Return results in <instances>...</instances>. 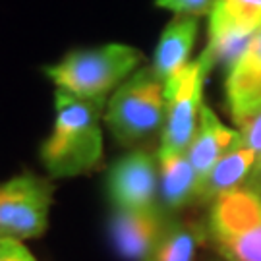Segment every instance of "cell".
<instances>
[{"instance_id":"cell-21","label":"cell","mask_w":261,"mask_h":261,"mask_svg":"<svg viewBox=\"0 0 261 261\" xmlns=\"http://www.w3.org/2000/svg\"><path fill=\"white\" fill-rule=\"evenodd\" d=\"M217 261H223V259H221V257H219V259H217Z\"/></svg>"},{"instance_id":"cell-16","label":"cell","mask_w":261,"mask_h":261,"mask_svg":"<svg viewBox=\"0 0 261 261\" xmlns=\"http://www.w3.org/2000/svg\"><path fill=\"white\" fill-rule=\"evenodd\" d=\"M236 128H238V134H240V140L246 147L255 153L257 161L261 159V109H257L255 112L244 116L240 120L234 122Z\"/></svg>"},{"instance_id":"cell-3","label":"cell","mask_w":261,"mask_h":261,"mask_svg":"<svg viewBox=\"0 0 261 261\" xmlns=\"http://www.w3.org/2000/svg\"><path fill=\"white\" fill-rule=\"evenodd\" d=\"M205 236L223 261H261V196L238 188L209 203Z\"/></svg>"},{"instance_id":"cell-20","label":"cell","mask_w":261,"mask_h":261,"mask_svg":"<svg viewBox=\"0 0 261 261\" xmlns=\"http://www.w3.org/2000/svg\"><path fill=\"white\" fill-rule=\"evenodd\" d=\"M0 238H6V236H4V234H2V230H0Z\"/></svg>"},{"instance_id":"cell-9","label":"cell","mask_w":261,"mask_h":261,"mask_svg":"<svg viewBox=\"0 0 261 261\" xmlns=\"http://www.w3.org/2000/svg\"><path fill=\"white\" fill-rule=\"evenodd\" d=\"M167 209H114L111 217V240L116 253L126 261H143L155 248L168 224Z\"/></svg>"},{"instance_id":"cell-13","label":"cell","mask_w":261,"mask_h":261,"mask_svg":"<svg viewBox=\"0 0 261 261\" xmlns=\"http://www.w3.org/2000/svg\"><path fill=\"white\" fill-rule=\"evenodd\" d=\"M197 31L199 18L194 16H174L168 21L167 28L163 29L151 64L153 72L163 80V84L190 62Z\"/></svg>"},{"instance_id":"cell-19","label":"cell","mask_w":261,"mask_h":261,"mask_svg":"<svg viewBox=\"0 0 261 261\" xmlns=\"http://www.w3.org/2000/svg\"><path fill=\"white\" fill-rule=\"evenodd\" d=\"M246 188H250V190H253L255 194H259L261 196V159L255 163L252 174H250L248 182H246Z\"/></svg>"},{"instance_id":"cell-1","label":"cell","mask_w":261,"mask_h":261,"mask_svg":"<svg viewBox=\"0 0 261 261\" xmlns=\"http://www.w3.org/2000/svg\"><path fill=\"white\" fill-rule=\"evenodd\" d=\"M55 107V126L41 145V161L48 174L68 178L97 168L103 159L101 114L105 101L80 99L56 89Z\"/></svg>"},{"instance_id":"cell-18","label":"cell","mask_w":261,"mask_h":261,"mask_svg":"<svg viewBox=\"0 0 261 261\" xmlns=\"http://www.w3.org/2000/svg\"><path fill=\"white\" fill-rule=\"evenodd\" d=\"M0 261H37L33 253L16 238H0Z\"/></svg>"},{"instance_id":"cell-4","label":"cell","mask_w":261,"mask_h":261,"mask_svg":"<svg viewBox=\"0 0 261 261\" xmlns=\"http://www.w3.org/2000/svg\"><path fill=\"white\" fill-rule=\"evenodd\" d=\"M165 84L153 68H138L114 89L105 111V122L116 141L134 145L165 126Z\"/></svg>"},{"instance_id":"cell-2","label":"cell","mask_w":261,"mask_h":261,"mask_svg":"<svg viewBox=\"0 0 261 261\" xmlns=\"http://www.w3.org/2000/svg\"><path fill=\"white\" fill-rule=\"evenodd\" d=\"M143 55L122 43L72 50L43 72L58 89L89 101H107L112 89H118L141 64Z\"/></svg>"},{"instance_id":"cell-11","label":"cell","mask_w":261,"mask_h":261,"mask_svg":"<svg viewBox=\"0 0 261 261\" xmlns=\"http://www.w3.org/2000/svg\"><path fill=\"white\" fill-rule=\"evenodd\" d=\"M238 141H240L238 130L228 128L217 116V112H213V109L203 105L196 136L186 149L188 159H190L192 167L196 168L197 178H199V186L203 184V180L213 170L215 165L221 161V157L226 155Z\"/></svg>"},{"instance_id":"cell-17","label":"cell","mask_w":261,"mask_h":261,"mask_svg":"<svg viewBox=\"0 0 261 261\" xmlns=\"http://www.w3.org/2000/svg\"><path fill=\"white\" fill-rule=\"evenodd\" d=\"M215 0H155V6L168 12H174V16H209Z\"/></svg>"},{"instance_id":"cell-6","label":"cell","mask_w":261,"mask_h":261,"mask_svg":"<svg viewBox=\"0 0 261 261\" xmlns=\"http://www.w3.org/2000/svg\"><path fill=\"white\" fill-rule=\"evenodd\" d=\"M53 184L31 172L0 184V230L4 236L23 240L47 230L53 203Z\"/></svg>"},{"instance_id":"cell-8","label":"cell","mask_w":261,"mask_h":261,"mask_svg":"<svg viewBox=\"0 0 261 261\" xmlns=\"http://www.w3.org/2000/svg\"><path fill=\"white\" fill-rule=\"evenodd\" d=\"M159 159L147 149L120 157L107 174V194L114 209H147L157 205Z\"/></svg>"},{"instance_id":"cell-12","label":"cell","mask_w":261,"mask_h":261,"mask_svg":"<svg viewBox=\"0 0 261 261\" xmlns=\"http://www.w3.org/2000/svg\"><path fill=\"white\" fill-rule=\"evenodd\" d=\"M159 194L167 211L184 209L197 199L199 178L184 151L159 149Z\"/></svg>"},{"instance_id":"cell-5","label":"cell","mask_w":261,"mask_h":261,"mask_svg":"<svg viewBox=\"0 0 261 261\" xmlns=\"http://www.w3.org/2000/svg\"><path fill=\"white\" fill-rule=\"evenodd\" d=\"M211 64L199 55L196 60H190L180 72L165 82V99L167 114L161 134L163 151H184L190 147L199 124V114L203 107V87Z\"/></svg>"},{"instance_id":"cell-14","label":"cell","mask_w":261,"mask_h":261,"mask_svg":"<svg viewBox=\"0 0 261 261\" xmlns=\"http://www.w3.org/2000/svg\"><path fill=\"white\" fill-rule=\"evenodd\" d=\"M255 163H257L255 153L250 147H246L240 140L226 155L221 157L213 170L207 174L203 184L199 186L196 201L209 205L219 196L246 186Z\"/></svg>"},{"instance_id":"cell-15","label":"cell","mask_w":261,"mask_h":261,"mask_svg":"<svg viewBox=\"0 0 261 261\" xmlns=\"http://www.w3.org/2000/svg\"><path fill=\"white\" fill-rule=\"evenodd\" d=\"M203 238H207L205 228L170 219L163 236L143 261H196L197 248Z\"/></svg>"},{"instance_id":"cell-7","label":"cell","mask_w":261,"mask_h":261,"mask_svg":"<svg viewBox=\"0 0 261 261\" xmlns=\"http://www.w3.org/2000/svg\"><path fill=\"white\" fill-rule=\"evenodd\" d=\"M259 28L261 0H215L209 12V37L201 56L211 68L224 64L228 70Z\"/></svg>"},{"instance_id":"cell-10","label":"cell","mask_w":261,"mask_h":261,"mask_svg":"<svg viewBox=\"0 0 261 261\" xmlns=\"http://www.w3.org/2000/svg\"><path fill=\"white\" fill-rule=\"evenodd\" d=\"M224 91L234 122L261 109V28L228 68Z\"/></svg>"}]
</instances>
